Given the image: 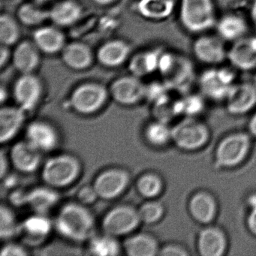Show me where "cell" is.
<instances>
[{"mask_svg":"<svg viewBox=\"0 0 256 256\" xmlns=\"http://www.w3.org/2000/svg\"><path fill=\"white\" fill-rule=\"evenodd\" d=\"M54 227L61 238L80 244L95 235L96 218L88 206L78 200L68 202L58 210Z\"/></svg>","mask_w":256,"mask_h":256,"instance_id":"obj_1","label":"cell"},{"mask_svg":"<svg viewBox=\"0 0 256 256\" xmlns=\"http://www.w3.org/2000/svg\"><path fill=\"white\" fill-rule=\"evenodd\" d=\"M82 172V162L76 156L56 154L43 163L41 178L46 185L59 190L74 184Z\"/></svg>","mask_w":256,"mask_h":256,"instance_id":"obj_2","label":"cell"},{"mask_svg":"<svg viewBox=\"0 0 256 256\" xmlns=\"http://www.w3.org/2000/svg\"><path fill=\"white\" fill-rule=\"evenodd\" d=\"M140 224L138 208L130 204H119L104 214L101 227L103 233L120 238L134 233Z\"/></svg>","mask_w":256,"mask_h":256,"instance_id":"obj_3","label":"cell"},{"mask_svg":"<svg viewBox=\"0 0 256 256\" xmlns=\"http://www.w3.org/2000/svg\"><path fill=\"white\" fill-rule=\"evenodd\" d=\"M109 95V90L101 84H83L72 92L70 107L76 113L83 116L96 114L106 106Z\"/></svg>","mask_w":256,"mask_h":256,"instance_id":"obj_4","label":"cell"},{"mask_svg":"<svg viewBox=\"0 0 256 256\" xmlns=\"http://www.w3.org/2000/svg\"><path fill=\"white\" fill-rule=\"evenodd\" d=\"M158 68L168 86L175 89H187L194 77L192 64L181 55L170 53L161 55Z\"/></svg>","mask_w":256,"mask_h":256,"instance_id":"obj_5","label":"cell"},{"mask_svg":"<svg viewBox=\"0 0 256 256\" xmlns=\"http://www.w3.org/2000/svg\"><path fill=\"white\" fill-rule=\"evenodd\" d=\"M180 20L190 32H203L215 24L212 0H181Z\"/></svg>","mask_w":256,"mask_h":256,"instance_id":"obj_6","label":"cell"},{"mask_svg":"<svg viewBox=\"0 0 256 256\" xmlns=\"http://www.w3.org/2000/svg\"><path fill=\"white\" fill-rule=\"evenodd\" d=\"M131 174L124 168L112 167L104 169L97 174L92 186L98 198L109 200L122 196L130 186Z\"/></svg>","mask_w":256,"mask_h":256,"instance_id":"obj_7","label":"cell"},{"mask_svg":"<svg viewBox=\"0 0 256 256\" xmlns=\"http://www.w3.org/2000/svg\"><path fill=\"white\" fill-rule=\"evenodd\" d=\"M25 140L42 152H52L59 146L60 134L52 122L36 120L30 122L25 128Z\"/></svg>","mask_w":256,"mask_h":256,"instance_id":"obj_8","label":"cell"},{"mask_svg":"<svg viewBox=\"0 0 256 256\" xmlns=\"http://www.w3.org/2000/svg\"><path fill=\"white\" fill-rule=\"evenodd\" d=\"M43 96L41 80L31 74H23L14 84L13 97L17 106L26 113L35 110Z\"/></svg>","mask_w":256,"mask_h":256,"instance_id":"obj_9","label":"cell"},{"mask_svg":"<svg viewBox=\"0 0 256 256\" xmlns=\"http://www.w3.org/2000/svg\"><path fill=\"white\" fill-rule=\"evenodd\" d=\"M250 146V138L245 133H236L224 138L217 148L216 160L222 167H233L242 161Z\"/></svg>","mask_w":256,"mask_h":256,"instance_id":"obj_10","label":"cell"},{"mask_svg":"<svg viewBox=\"0 0 256 256\" xmlns=\"http://www.w3.org/2000/svg\"><path fill=\"white\" fill-rule=\"evenodd\" d=\"M53 229L54 222L47 215L34 214L20 222L18 236L26 246H38L47 240Z\"/></svg>","mask_w":256,"mask_h":256,"instance_id":"obj_11","label":"cell"},{"mask_svg":"<svg viewBox=\"0 0 256 256\" xmlns=\"http://www.w3.org/2000/svg\"><path fill=\"white\" fill-rule=\"evenodd\" d=\"M146 86L136 76H124L110 85L109 94L118 104L122 106H136L146 98Z\"/></svg>","mask_w":256,"mask_h":256,"instance_id":"obj_12","label":"cell"},{"mask_svg":"<svg viewBox=\"0 0 256 256\" xmlns=\"http://www.w3.org/2000/svg\"><path fill=\"white\" fill-rule=\"evenodd\" d=\"M208 131L202 122L186 120L172 128V140L178 148L196 150L203 146L208 139Z\"/></svg>","mask_w":256,"mask_h":256,"instance_id":"obj_13","label":"cell"},{"mask_svg":"<svg viewBox=\"0 0 256 256\" xmlns=\"http://www.w3.org/2000/svg\"><path fill=\"white\" fill-rule=\"evenodd\" d=\"M42 154L24 139L13 144L8 156L12 166L17 172L29 174L42 166Z\"/></svg>","mask_w":256,"mask_h":256,"instance_id":"obj_14","label":"cell"},{"mask_svg":"<svg viewBox=\"0 0 256 256\" xmlns=\"http://www.w3.org/2000/svg\"><path fill=\"white\" fill-rule=\"evenodd\" d=\"M234 74L227 68L206 70L200 78V89L205 95L214 98L227 96Z\"/></svg>","mask_w":256,"mask_h":256,"instance_id":"obj_15","label":"cell"},{"mask_svg":"<svg viewBox=\"0 0 256 256\" xmlns=\"http://www.w3.org/2000/svg\"><path fill=\"white\" fill-rule=\"evenodd\" d=\"M26 112L18 106H2L0 110V142L8 143L23 128Z\"/></svg>","mask_w":256,"mask_h":256,"instance_id":"obj_16","label":"cell"},{"mask_svg":"<svg viewBox=\"0 0 256 256\" xmlns=\"http://www.w3.org/2000/svg\"><path fill=\"white\" fill-rule=\"evenodd\" d=\"M232 65L242 70H251L256 67V36L242 37L235 42L228 52Z\"/></svg>","mask_w":256,"mask_h":256,"instance_id":"obj_17","label":"cell"},{"mask_svg":"<svg viewBox=\"0 0 256 256\" xmlns=\"http://www.w3.org/2000/svg\"><path fill=\"white\" fill-rule=\"evenodd\" d=\"M60 202L58 190L49 186H40L28 192V206L34 214L48 215Z\"/></svg>","mask_w":256,"mask_h":256,"instance_id":"obj_18","label":"cell"},{"mask_svg":"<svg viewBox=\"0 0 256 256\" xmlns=\"http://www.w3.org/2000/svg\"><path fill=\"white\" fill-rule=\"evenodd\" d=\"M226 98L230 113H245L256 104V86L248 83L233 85Z\"/></svg>","mask_w":256,"mask_h":256,"instance_id":"obj_19","label":"cell"},{"mask_svg":"<svg viewBox=\"0 0 256 256\" xmlns=\"http://www.w3.org/2000/svg\"><path fill=\"white\" fill-rule=\"evenodd\" d=\"M160 250L156 238L145 232L132 234L122 242V250L128 256H158Z\"/></svg>","mask_w":256,"mask_h":256,"instance_id":"obj_20","label":"cell"},{"mask_svg":"<svg viewBox=\"0 0 256 256\" xmlns=\"http://www.w3.org/2000/svg\"><path fill=\"white\" fill-rule=\"evenodd\" d=\"M196 58L206 64H218L224 61L228 53L222 42L214 36H202L193 46Z\"/></svg>","mask_w":256,"mask_h":256,"instance_id":"obj_21","label":"cell"},{"mask_svg":"<svg viewBox=\"0 0 256 256\" xmlns=\"http://www.w3.org/2000/svg\"><path fill=\"white\" fill-rule=\"evenodd\" d=\"M40 52L34 42L20 43L13 53V64L16 70L22 74H31L40 64Z\"/></svg>","mask_w":256,"mask_h":256,"instance_id":"obj_22","label":"cell"},{"mask_svg":"<svg viewBox=\"0 0 256 256\" xmlns=\"http://www.w3.org/2000/svg\"><path fill=\"white\" fill-rule=\"evenodd\" d=\"M130 52V44L122 40H112L100 47L97 59L104 66H119L126 60Z\"/></svg>","mask_w":256,"mask_h":256,"instance_id":"obj_23","label":"cell"},{"mask_svg":"<svg viewBox=\"0 0 256 256\" xmlns=\"http://www.w3.org/2000/svg\"><path fill=\"white\" fill-rule=\"evenodd\" d=\"M92 50L84 43L72 42L62 50L64 64L72 70H86L92 64Z\"/></svg>","mask_w":256,"mask_h":256,"instance_id":"obj_24","label":"cell"},{"mask_svg":"<svg viewBox=\"0 0 256 256\" xmlns=\"http://www.w3.org/2000/svg\"><path fill=\"white\" fill-rule=\"evenodd\" d=\"M34 42L40 52L48 54L58 53L65 47V36L58 28L44 26L35 31Z\"/></svg>","mask_w":256,"mask_h":256,"instance_id":"obj_25","label":"cell"},{"mask_svg":"<svg viewBox=\"0 0 256 256\" xmlns=\"http://www.w3.org/2000/svg\"><path fill=\"white\" fill-rule=\"evenodd\" d=\"M226 246L224 234L216 228H206L199 234L198 248L202 256H221L224 252Z\"/></svg>","mask_w":256,"mask_h":256,"instance_id":"obj_26","label":"cell"},{"mask_svg":"<svg viewBox=\"0 0 256 256\" xmlns=\"http://www.w3.org/2000/svg\"><path fill=\"white\" fill-rule=\"evenodd\" d=\"M82 16L80 4L74 0H62L50 10V18L59 26H68L77 22Z\"/></svg>","mask_w":256,"mask_h":256,"instance_id":"obj_27","label":"cell"},{"mask_svg":"<svg viewBox=\"0 0 256 256\" xmlns=\"http://www.w3.org/2000/svg\"><path fill=\"white\" fill-rule=\"evenodd\" d=\"M88 242V252L92 256H118L124 251L118 238L103 232L102 234L92 236Z\"/></svg>","mask_w":256,"mask_h":256,"instance_id":"obj_28","label":"cell"},{"mask_svg":"<svg viewBox=\"0 0 256 256\" xmlns=\"http://www.w3.org/2000/svg\"><path fill=\"white\" fill-rule=\"evenodd\" d=\"M190 210L196 221L210 222L214 218L216 210L215 200L208 193H197L190 200Z\"/></svg>","mask_w":256,"mask_h":256,"instance_id":"obj_29","label":"cell"},{"mask_svg":"<svg viewBox=\"0 0 256 256\" xmlns=\"http://www.w3.org/2000/svg\"><path fill=\"white\" fill-rule=\"evenodd\" d=\"M217 31L223 40L236 42L244 37L247 25L240 16L228 14L222 18L217 24Z\"/></svg>","mask_w":256,"mask_h":256,"instance_id":"obj_30","label":"cell"},{"mask_svg":"<svg viewBox=\"0 0 256 256\" xmlns=\"http://www.w3.org/2000/svg\"><path fill=\"white\" fill-rule=\"evenodd\" d=\"M174 7L173 0H140L138 4L139 13L151 20H162L169 17Z\"/></svg>","mask_w":256,"mask_h":256,"instance_id":"obj_31","label":"cell"},{"mask_svg":"<svg viewBox=\"0 0 256 256\" xmlns=\"http://www.w3.org/2000/svg\"><path fill=\"white\" fill-rule=\"evenodd\" d=\"M162 179L158 174L148 172L139 176L136 182V188L140 197L150 200L158 197L163 190Z\"/></svg>","mask_w":256,"mask_h":256,"instance_id":"obj_32","label":"cell"},{"mask_svg":"<svg viewBox=\"0 0 256 256\" xmlns=\"http://www.w3.org/2000/svg\"><path fill=\"white\" fill-rule=\"evenodd\" d=\"M144 138L150 146L162 148L172 140V128L164 121L157 120L145 126Z\"/></svg>","mask_w":256,"mask_h":256,"instance_id":"obj_33","label":"cell"},{"mask_svg":"<svg viewBox=\"0 0 256 256\" xmlns=\"http://www.w3.org/2000/svg\"><path fill=\"white\" fill-rule=\"evenodd\" d=\"M160 56L155 52H146L139 54L132 60L130 62V71L133 76L140 77L152 72L158 68Z\"/></svg>","mask_w":256,"mask_h":256,"instance_id":"obj_34","label":"cell"},{"mask_svg":"<svg viewBox=\"0 0 256 256\" xmlns=\"http://www.w3.org/2000/svg\"><path fill=\"white\" fill-rule=\"evenodd\" d=\"M18 17L26 26H37L50 18V10H44L37 4H25L19 8Z\"/></svg>","mask_w":256,"mask_h":256,"instance_id":"obj_35","label":"cell"},{"mask_svg":"<svg viewBox=\"0 0 256 256\" xmlns=\"http://www.w3.org/2000/svg\"><path fill=\"white\" fill-rule=\"evenodd\" d=\"M20 222L10 206L2 204L0 206V238L10 240L18 234Z\"/></svg>","mask_w":256,"mask_h":256,"instance_id":"obj_36","label":"cell"},{"mask_svg":"<svg viewBox=\"0 0 256 256\" xmlns=\"http://www.w3.org/2000/svg\"><path fill=\"white\" fill-rule=\"evenodd\" d=\"M139 216L142 224H154L162 218L164 208L160 202L150 199L142 204L138 208Z\"/></svg>","mask_w":256,"mask_h":256,"instance_id":"obj_37","label":"cell"},{"mask_svg":"<svg viewBox=\"0 0 256 256\" xmlns=\"http://www.w3.org/2000/svg\"><path fill=\"white\" fill-rule=\"evenodd\" d=\"M20 37V30L16 20L10 14H4L0 18V42L4 46L16 44Z\"/></svg>","mask_w":256,"mask_h":256,"instance_id":"obj_38","label":"cell"},{"mask_svg":"<svg viewBox=\"0 0 256 256\" xmlns=\"http://www.w3.org/2000/svg\"><path fill=\"white\" fill-rule=\"evenodd\" d=\"M98 198L94 186L86 185L82 186L77 193V200L82 204L90 206L96 202Z\"/></svg>","mask_w":256,"mask_h":256,"instance_id":"obj_39","label":"cell"},{"mask_svg":"<svg viewBox=\"0 0 256 256\" xmlns=\"http://www.w3.org/2000/svg\"><path fill=\"white\" fill-rule=\"evenodd\" d=\"M26 246L18 242H8L2 247L1 256H26L29 254Z\"/></svg>","mask_w":256,"mask_h":256,"instance_id":"obj_40","label":"cell"},{"mask_svg":"<svg viewBox=\"0 0 256 256\" xmlns=\"http://www.w3.org/2000/svg\"><path fill=\"white\" fill-rule=\"evenodd\" d=\"M28 192L23 188H14L11 190L8 200L13 206H22L26 205L28 206Z\"/></svg>","mask_w":256,"mask_h":256,"instance_id":"obj_41","label":"cell"},{"mask_svg":"<svg viewBox=\"0 0 256 256\" xmlns=\"http://www.w3.org/2000/svg\"><path fill=\"white\" fill-rule=\"evenodd\" d=\"M187 252L184 248L174 244H168L160 248L158 256H184Z\"/></svg>","mask_w":256,"mask_h":256,"instance_id":"obj_42","label":"cell"},{"mask_svg":"<svg viewBox=\"0 0 256 256\" xmlns=\"http://www.w3.org/2000/svg\"><path fill=\"white\" fill-rule=\"evenodd\" d=\"M200 107H202V102L199 98L196 97L188 98L186 102L182 103V110H185L188 113H196V112L200 110Z\"/></svg>","mask_w":256,"mask_h":256,"instance_id":"obj_43","label":"cell"},{"mask_svg":"<svg viewBox=\"0 0 256 256\" xmlns=\"http://www.w3.org/2000/svg\"><path fill=\"white\" fill-rule=\"evenodd\" d=\"M0 156H1L0 157L1 158L0 172H1V179H2L6 175L8 174V168L11 162H10V156L4 150L1 151Z\"/></svg>","mask_w":256,"mask_h":256,"instance_id":"obj_44","label":"cell"},{"mask_svg":"<svg viewBox=\"0 0 256 256\" xmlns=\"http://www.w3.org/2000/svg\"><path fill=\"white\" fill-rule=\"evenodd\" d=\"M247 226L250 232L256 235V206L252 208L251 212L247 220Z\"/></svg>","mask_w":256,"mask_h":256,"instance_id":"obj_45","label":"cell"},{"mask_svg":"<svg viewBox=\"0 0 256 256\" xmlns=\"http://www.w3.org/2000/svg\"><path fill=\"white\" fill-rule=\"evenodd\" d=\"M10 56H11V54H10L8 46L2 44L0 48V66L1 67H4L8 62Z\"/></svg>","mask_w":256,"mask_h":256,"instance_id":"obj_46","label":"cell"},{"mask_svg":"<svg viewBox=\"0 0 256 256\" xmlns=\"http://www.w3.org/2000/svg\"><path fill=\"white\" fill-rule=\"evenodd\" d=\"M2 182L4 184L2 185L5 186L7 190H14L17 186L18 180L17 178L14 176H10V175L6 174L4 178H2Z\"/></svg>","mask_w":256,"mask_h":256,"instance_id":"obj_47","label":"cell"},{"mask_svg":"<svg viewBox=\"0 0 256 256\" xmlns=\"http://www.w3.org/2000/svg\"><path fill=\"white\" fill-rule=\"evenodd\" d=\"M248 127H250V130L252 134L256 137V114L252 116L251 120H250Z\"/></svg>","mask_w":256,"mask_h":256,"instance_id":"obj_48","label":"cell"},{"mask_svg":"<svg viewBox=\"0 0 256 256\" xmlns=\"http://www.w3.org/2000/svg\"><path fill=\"white\" fill-rule=\"evenodd\" d=\"M251 16L253 23H254L256 28V0H254L252 6Z\"/></svg>","mask_w":256,"mask_h":256,"instance_id":"obj_49","label":"cell"},{"mask_svg":"<svg viewBox=\"0 0 256 256\" xmlns=\"http://www.w3.org/2000/svg\"><path fill=\"white\" fill-rule=\"evenodd\" d=\"M96 4H98V5H108V4L113 2L114 0H94Z\"/></svg>","mask_w":256,"mask_h":256,"instance_id":"obj_50","label":"cell"},{"mask_svg":"<svg viewBox=\"0 0 256 256\" xmlns=\"http://www.w3.org/2000/svg\"><path fill=\"white\" fill-rule=\"evenodd\" d=\"M1 102H2V103L4 102V101H5L6 100V96H7V92L6 90L4 88V86H2L1 88Z\"/></svg>","mask_w":256,"mask_h":256,"instance_id":"obj_51","label":"cell"},{"mask_svg":"<svg viewBox=\"0 0 256 256\" xmlns=\"http://www.w3.org/2000/svg\"><path fill=\"white\" fill-rule=\"evenodd\" d=\"M248 202H250V204L251 205L252 208L256 206V196H252Z\"/></svg>","mask_w":256,"mask_h":256,"instance_id":"obj_52","label":"cell"},{"mask_svg":"<svg viewBox=\"0 0 256 256\" xmlns=\"http://www.w3.org/2000/svg\"><path fill=\"white\" fill-rule=\"evenodd\" d=\"M36 1L38 2H48V1H49V0H36Z\"/></svg>","mask_w":256,"mask_h":256,"instance_id":"obj_53","label":"cell"},{"mask_svg":"<svg viewBox=\"0 0 256 256\" xmlns=\"http://www.w3.org/2000/svg\"><path fill=\"white\" fill-rule=\"evenodd\" d=\"M254 86H256V77H254Z\"/></svg>","mask_w":256,"mask_h":256,"instance_id":"obj_54","label":"cell"}]
</instances>
